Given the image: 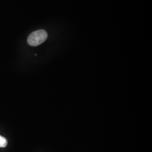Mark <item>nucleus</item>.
Returning <instances> with one entry per match:
<instances>
[{"label":"nucleus","mask_w":152,"mask_h":152,"mask_svg":"<svg viewBox=\"0 0 152 152\" xmlns=\"http://www.w3.org/2000/svg\"><path fill=\"white\" fill-rule=\"evenodd\" d=\"M48 38V33L39 29L32 33L28 38V43L32 46H37L45 42Z\"/></svg>","instance_id":"nucleus-1"},{"label":"nucleus","mask_w":152,"mask_h":152,"mask_svg":"<svg viewBox=\"0 0 152 152\" xmlns=\"http://www.w3.org/2000/svg\"><path fill=\"white\" fill-rule=\"evenodd\" d=\"M7 145V141L5 137L0 135V147L5 148Z\"/></svg>","instance_id":"nucleus-2"}]
</instances>
